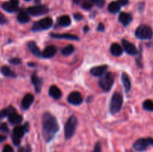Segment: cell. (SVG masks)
Masks as SVG:
<instances>
[{"instance_id":"28","label":"cell","mask_w":153,"mask_h":152,"mask_svg":"<svg viewBox=\"0 0 153 152\" xmlns=\"http://www.w3.org/2000/svg\"><path fill=\"white\" fill-rule=\"evenodd\" d=\"M1 72L5 77H16V74L13 72H12V70L7 66H4L1 67Z\"/></svg>"},{"instance_id":"32","label":"cell","mask_w":153,"mask_h":152,"mask_svg":"<svg viewBox=\"0 0 153 152\" xmlns=\"http://www.w3.org/2000/svg\"><path fill=\"white\" fill-rule=\"evenodd\" d=\"M91 3H94L99 7H102L105 4V0H89Z\"/></svg>"},{"instance_id":"42","label":"cell","mask_w":153,"mask_h":152,"mask_svg":"<svg viewBox=\"0 0 153 152\" xmlns=\"http://www.w3.org/2000/svg\"><path fill=\"white\" fill-rule=\"evenodd\" d=\"M73 1L76 4H78V5H82V3H83L85 0H73Z\"/></svg>"},{"instance_id":"4","label":"cell","mask_w":153,"mask_h":152,"mask_svg":"<svg viewBox=\"0 0 153 152\" xmlns=\"http://www.w3.org/2000/svg\"><path fill=\"white\" fill-rule=\"evenodd\" d=\"M135 37L141 40H150L153 36V31L150 26L147 25H140L136 29Z\"/></svg>"},{"instance_id":"35","label":"cell","mask_w":153,"mask_h":152,"mask_svg":"<svg viewBox=\"0 0 153 152\" xmlns=\"http://www.w3.org/2000/svg\"><path fill=\"white\" fill-rule=\"evenodd\" d=\"M6 23H7V18L4 16V15L1 12H0V24L1 25H4Z\"/></svg>"},{"instance_id":"41","label":"cell","mask_w":153,"mask_h":152,"mask_svg":"<svg viewBox=\"0 0 153 152\" xmlns=\"http://www.w3.org/2000/svg\"><path fill=\"white\" fill-rule=\"evenodd\" d=\"M99 31H105V25L104 24L100 23L98 25V28H97Z\"/></svg>"},{"instance_id":"9","label":"cell","mask_w":153,"mask_h":152,"mask_svg":"<svg viewBox=\"0 0 153 152\" xmlns=\"http://www.w3.org/2000/svg\"><path fill=\"white\" fill-rule=\"evenodd\" d=\"M27 12L28 14L32 16H41V15L46 14L49 12V7L43 4H37V5L31 6L27 8Z\"/></svg>"},{"instance_id":"8","label":"cell","mask_w":153,"mask_h":152,"mask_svg":"<svg viewBox=\"0 0 153 152\" xmlns=\"http://www.w3.org/2000/svg\"><path fill=\"white\" fill-rule=\"evenodd\" d=\"M26 132L27 131L25 129L24 125L23 126L18 125L13 128V134H12V141L15 145H19L20 144L21 139Z\"/></svg>"},{"instance_id":"43","label":"cell","mask_w":153,"mask_h":152,"mask_svg":"<svg viewBox=\"0 0 153 152\" xmlns=\"http://www.w3.org/2000/svg\"><path fill=\"white\" fill-rule=\"evenodd\" d=\"M6 139H7V137H6V136L0 135V143L2 142H4V141H5Z\"/></svg>"},{"instance_id":"39","label":"cell","mask_w":153,"mask_h":152,"mask_svg":"<svg viewBox=\"0 0 153 152\" xmlns=\"http://www.w3.org/2000/svg\"><path fill=\"white\" fill-rule=\"evenodd\" d=\"M18 152H31V148L28 146L27 147H22L19 149Z\"/></svg>"},{"instance_id":"26","label":"cell","mask_w":153,"mask_h":152,"mask_svg":"<svg viewBox=\"0 0 153 152\" xmlns=\"http://www.w3.org/2000/svg\"><path fill=\"white\" fill-rule=\"evenodd\" d=\"M58 23L62 27H67L71 24V19L68 15H63L58 19Z\"/></svg>"},{"instance_id":"40","label":"cell","mask_w":153,"mask_h":152,"mask_svg":"<svg viewBox=\"0 0 153 152\" xmlns=\"http://www.w3.org/2000/svg\"><path fill=\"white\" fill-rule=\"evenodd\" d=\"M117 2L120 6H126L128 4V0H118Z\"/></svg>"},{"instance_id":"1","label":"cell","mask_w":153,"mask_h":152,"mask_svg":"<svg viewBox=\"0 0 153 152\" xmlns=\"http://www.w3.org/2000/svg\"><path fill=\"white\" fill-rule=\"evenodd\" d=\"M59 131V125L56 118L46 112L42 116V134L45 142H50Z\"/></svg>"},{"instance_id":"6","label":"cell","mask_w":153,"mask_h":152,"mask_svg":"<svg viewBox=\"0 0 153 152\" xmlns=\"http://www.w3.org/2000/svg\"><path fill=\"white\" fill-rule=\"evenodd\" d=\"M149 146H153V138L152 137L140 138L133 145V148L137 151H145Z\"/></svg>"},{"instance_id":"22","label":"cell","mask_w":153,"mask_h":152,"mask_svg":"<svg viewBox=\"0 0 153 152\" xmlns=\"http://www.w3.org/2000/svg\"><path fill=\"white\" fill-rule=\"evenodd\" d=\"M121 80H122V83L124 86L125 92L127 93V92H128L130 90H131V80H130L128 75L125 72H123L122 74V76H121Z\"/></svg>"},{"instance_id":"14","label":"cell","mask_w":153,"mask_h":152,"mask_svg":"<svg viewBox=\"0 0 153 152\" xmlns=\"http://www.w3.org/2000/svg\"><path fill=\"white\" fill-rule=\"evenodd\" d=\"M31 80L32 84L34 85L36 92H37V93L40 92V91H41L42 85H43V80H42L41 78H40V77L37 75V74L34 72L33 73L32 75H31Z\"/></svg>"},{"instance_id":"29","label":"cell","mask_w":153,"mask_h":152,"mask_svg":"<svg viewBox=\"0 0 153 152\" xmlns=\"http://www.w3.org/2000/svg\"><path fill=\"white\" fill-rule=\"evenodd\" d=\"M75 50V48L73 45H68L66 47L63 48L62 50H61V54L64 56H68V55H70L71 54L73 53Z\"/></svg>"},{"instance_id":"24","label":"cell","mask_w":153,"mask_h":152,"mask_svg":"<svg viewBox=\"0 0 153 152\" xmlns=\"http://www.w3.org/2000/svg\"><path fill=\"white\" fill-rule=\"evenodd\" d=\"M17 20L20 23H27L30 21V16L26 10H21L17 14Z\"/></svg>"},{"instance_id":"19","label":"cell","mask_w":153,"mask_h":152,"mask_svg":"<svg viewBox=\"0 0 153 152\" xmlns=\"http://www.w3.org/2000/svg\"><path fill=\"white\" fill-rule=\"evenodd\" d=\"M50 36L53 38L57 39H67V40H79V37L77 36L74 35V34H54L52 33L50 34Z\"/></svg>"},{"instance_id":"12","label":"cell","mask_w":153,"mask_h":152,"mask_svg":"<svg viewBox=\"0 0 153 152\" xmlns=\"http://www.w3.org/2000/svg\"><path fill=\"white\" fill-rule=\"evenodd\" d=\"M67 101L73 105H79L83 101V98L79 92H73L67 97Z\"/></svg>"},{"instance_id":"38","label":"cell","mask_w":153,"mask_h":152,"mask_svg":"<svg viewBox=\"0 0 153 152\" xmlns=\"http://www.w3.org/2000/svg\"><path fill=\"white\" fill-rule=\"evenodd\" d=\"M73 16H74V19L77 21H80L82 20V19H83V16H82V14H81V13H74V14H73Z\"/></svg>"},{"instance_id":"31","label":"cell","mask_w":153,"mask_h":152,"mask_svg":"<svg viewBox=\"0 0 153 152\" xmlns=\"http://www.w3.org/2000/svg\"><path fill=\"white\" fill-rule=\"evenodd\" d=\"M82 7L85 10H91L93 7V3H91L89 0H85L83 3H82Z\"/></svg>"},{"instance_id":"13","label":"cell","mask_w":153,"mask_h":152,"mask_svg":"<svg viewBox=\"0 0 153 152\" xmlns=\"http://www.w3.org/2000/svg\"><path fill=\"white\" fill-rule=\"evenodd\" d=\"M108 69V66L102 65L97 66L93 67L91 69V73L95 77H101L106 72Z\"/></svg>"},{"instance_id":"46","label":"cell","mask_w":153,"mask_h":152,"mask_svg":"<svg viewBox=\"0 0 153 152\" xmlns=\"http://www.w3.org/2000/svg\"><path fill=\"white\" fill-rule=\"evenodd\" d=\"M25 1H31V0H25Z\"/></svg>"},{"instance_id":"27","label":"cell","mask_w":153,"mask_h":152,"mask_svg":"<svg viewBox=\"0 0 153 152\" xmlns=\"http://www.w3.org/2000/svg\"><path fill=\"white\" fill-rule=\"evenodd\" d=\"M15 111H16V110H15L14 107H12V106H9L8 107L4 109V110H2L1 112H0V119H3V118L4 117H7L10 113H12L13 112H15Z\"/></svg>"},{"instance_id":"7","label":"cell","mask_w":153,"mask_h":152,"mask_svg":"<svg viewBox=\"0 0 153 152\" xmlns=\"http://www.w3.org/2000/svg\"><path fill=\"white\" fill-rule=\"evenodd\" d=\"M53 20L51 17H46L37 22H34L32 25V31H40L43 30H47L52 26Z\"/></svg>"},{"instance_id":"21","label":"cell","mask_w":153,"mask_h":152,"mask_svg":"<svg viewBox=\"0 0 153 152\" xmlns=\"http://www.w3.org/2000/svg\"><path fill=\"white\" fill-rule=\"evenodd\" d=\"M110 52L112 55L115 57H119L123 55V49L121 46H120L118 43H113L111 44L110 48Z\"/></svg>"},{"instance_id":"17","label":"cell","mask_w":153,"mask_h":152,"mask_svg":"<svg viewBox=\"0 0 153 152\" xmlns=\"http://www.w3.org/2000/svg\"><path fill=\"white\" fill-rule=\"evenodd\" d=\"M34 100V97L33 96V95H31V94L30 93L26 94V95L23 97V98H22V103H21L22 108L25 109V110H28L30 107V106L31 105V104L33 103Z\"/></svg>"},{"instance_id":"45","label":"cell","mask_w":153,"mask_h":152,"mask_svg":"<svg viewBox=\"0 0 153 152\" xmlns=\"http://www.w3.org/2000/svg\"><path fill=\"white\" fill-rule=\"evenodd\" d=\"M28 66H35V63H28Z\"/></svg>"},{"instance_id":"2","label":"cell","mask_w":153,"mask_h":152,"mask_svg":"<svg viewBox=\"0 0 153 152\" xmlns=\"http://www.w3.org/2000/svg\"><path fill=\"white\" fill-rule=\"evenodd\" d=\"M77 126L78 119L76 116L73 115L69 118L64 126V136L67 139H70L74 136Z\"/></svg>"},{"instance_id":"3","label":"cell","mask_w":153,"mask_h":152,"mask_svg":"<svg viewBox=\"0 0 153 152\" xmlns=\"http://www.w3.org/2000/svg\"><path fill=\"white\" fill-rule=\"evenodd\" d=\"M114 83V76L110 72H106L102 76H101L99 81V85L105 92H108L111 89Z\"/></svg>"},{"instance_id":"16","label":"cell","mask_w":153,"mask_h":152,"mask_svg":"<svg viewBox=\"0 0 153 152\" xmlns=\"http://www.w3.org/2000/svg\"><path fill=\"white\" fill-rule=\"evenodd\" d=\"M119 21L124 26H127L132 21V16H131V15L130 13H126V12H122L119 15Z\"/></svg>"},{"instance_id":"30","label":"cell","mask_w":153,"mask_h":152,"mask_svg":"<svg viewBox=\"0 0 153 152\" xmlns=\"http://www.w3.org/2000/svg\"><path fill=\"white\" fill-rule=\"evenodd\" d=\"M143 107L145 110L147 111H153V101L150 99H146V101H143Z\"/></svg>"},{"instance_id":"25","label":"cell","mask_w":153,"mask_h":152,"mask_svg":"<svg viewBox=\"0 0 153 152\" xmlns=\"http://www.w3.org/2000/svg\"><path fill=\"white\" fill-rule=\"evenodd\" d=\"M121 6L117 1H111L108 6V10L111 13H117L120 10Z\"/></svg>"},{"instance_id":"18","label":"cell","mask_w":153,"mask_h":152,"mask_svg":"<svg viewBox=\"0 0 153 152\" xmlns=\"http://www.w3.org/2000/svg\"><path fill=\"white\" fill-rule=\"evenodd\" d=\"M49 94L52 98H53L54 99L56 100L60 99L61 95H62V92H61V89H60L58 86H55V85L50 86L49 90Z\"/></svg>"},{"instance_id":"44","label":"cell","mask_w":153,"mask_h":152,"mask_svg":"<svg viewBox=\"0 0 153 152\" xmlns=\"http://www.w3.org/2000/svg\"><path fill=\"white\" fill-rule=\"evenodd\" d=\"M89 31V27L87 26V25L84 27V31H85V32H87V31Z\"/></svg>"},{"instance_id":"11","label":"cell","mask_w":153,"mask_h":152,"mask_svg":"<svg viewBox=\"0 0 153 152\" xmlns=\"http://www.w3.org/2000/svg\"><path fill=\"white\" fill-rule=\"evenodd\" d=\"M122 45H123V49H124L127 54L130 55H136L137 54V49L136 46L133 44L131 42L128 41L127 40H122Z\"/></svg>"},{"instance_id":"34","label":"cell","mask_w":153,"mask_h":152,"mask_svg":"<svg viewBox=\"0 0 153 152\" xmlns=\"http://www.w3.org/2000/svg\"><path fill=\"white\" fill-rule=\"evenodd\" d=\"M0 131L1 132L4 133H8L9 132V129L8 127H7V124L6 123H2L1 125H0Z\"/></svg>"},{"instance_id":"5","label":"cell","mask_w":153,"mask_h":152,"mask_svg":"<svg viewBox=\"0 0 153 152\" xmlns=\"http://www.w3.org/2000/svg\"><path fill=\"white\" fill-rule=\"evenodd\" d=\"M123 103V98L120 93L115 92L111 97L110 101V112L112 114H115L120 112Z\"/></svg>"},{"instance_id":"33","label":"cell","mask_w":153,"mask_h":152,"mask_svg":"<svg viewBox=\"0 0 153 152\" xmlns=\"http://www.w3.org/2000/svg\"><path fill=\"white\" fill-rule=\"evenodd\" d=\"M9 62H10V63L13 64V65H18V64L21 63L22 61L18 58H12V59H10V61H9Z\"/></svg>"},{"instance_id":"36","label":"cell","mask_w":153,"mask_h":152,"mask_svg":"<svg viewBox=\"0 0 153 152\" xmlns=\"http://www.w3.org/2000/svg\"><path fill=\"white\" fill-rule=\"evenodd\" d=\"M93 152H102V145H101V143H100V142L96 143Z\"/></svg>"},{"instance_id":"23","label":"cell","mask_w":153,"mask_h":152,"mask_svg":"<svg viewBox=\"0 0 153 152\" xmlns=\"http://www.w3.org/2000/svg\"><path fill=\"white\" fill-rule=\"evenodd\" d=\"M28 48L33 55H34L37 57H39V58L42 57V52H40V50L39 49L38 46H37L35 42L30 41L28 43Z\"/></svg>"},{"instance_id":"10","label":"cell","mask_w":153,"mask_h":152,"mask_svg":"<svg viewBox=\"0 0 153 152\" xmlns=\"http://www.w3.org/2000/svg\"><path fill=\"white\" fill-rule=\"evenodd\" d=\"M19 0H10L1 4V7L8 13H14L19 10Z\"/></svg>"},{"instance_id":"37","label":"cell","mask_w":153,"mask_h":152,"mask_svg":"<svg viewBox=\"0 0 153 152\" xmlns=\"http://www.w3.org/2000/svg\"><path fill=\"white\" fill-rule=\"evenodd\" d=\"M2 152H13V148L10 145H6L3 148Z\"/></svg>"},{"instance_id":"15","label":"cell","mask_w":153,"mask_h":152,"mask_svg":"<svg viewBox=\"0 0 153 152\" xmlns=\"http://www.w3.org/2000/svg\"><path fill=\"white\" fill-rule=\"evenodd\" d=\"M57 52V49L55 46H49L45 48L44 50L42 52V58H51Z\"/></svg>"},{"instance_id":"20","label":"cell","mask_w":153,"mask_h":152,"mask_svg":"<svg viewBox=\"0 0 153 152\" xmlns=\"http://www.w3.org/2000/svg\"><path fill=\"white\" fill-rule=\"evenodd\" d=\"M8 120L12 125H19L22 122V117L16 113V111L10 113L8 116Z\"/></svg>"}]
</instances>
